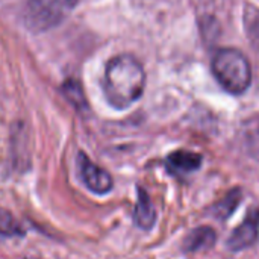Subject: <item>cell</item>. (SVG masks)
<instances>
[{
	"mask_svg": "<svg viewBox=\"0 0 259 259\" xmlns=\"http://www.w3.org/2000/svg\"><path fill=\"white\" fill-rule=\"evenodd\" d=\"M146 87V73L140 61L131 55H118L105 70L103 90L111 106L127 109L141 96Z\"/></svg>",
	"mask_w": 259,
	"mask_h": 259,
	"instance_id": "obj_1",
	"label": "cell"
},
{
	"mask_svg": "<svg viewBox=\"0 0 259 259\" xmlns=\"http://www.w3.org/2000/svg\"><path fill=\"white\" fill-rule=\"evenodd\" d=\"M211 68L217 82L229 94H243L252 83L250 62L237 49H220L212 58Z\"/></svg>",
	"mask_w": 259,
	"mask_h": 259,
	"instance_id": "obj_2",
	"label": "cell"
},
{
	"mask_svg": "<svg viewBox=\"0 0 259 259\" xmlns=\"http://www.w3.org/2000/svg\"><path fill=\"white\" fill-rule=\"evenodd\" d=\"M79 0H27L24 23L32 32H46L61 24Z\"/></svg>",
	"mask_w": 259,
	"mask_h": 259,
	"instance_id": "obj_3",
	"label": "cell"
},
{
	"mask_svg": "<svg viewBox=\"0 0 259 259\" xmlns=\"http://www.w3.org/2000/svg\"><path fill=\"white\" fill-rule=\"evenodd\" d=\"M259 237V208L252 209L244 222L234 229L231 237L228 238V247L232 252H241L252 247Z\"/></svg>",
	"mask_w": 259,
	"mask_h": 259,
	"instance_id": "obj_4",
	"label": "cell"
},
{
	"mask_svg": "<svg viewBox=\"0 0 259 259\" xmlns=\"http://www.w3.org/2000/svg\"><path fill=\"white\" fill-rule=\"evenodd\" d=\"M79 170L85 185L96 194H106L112 188V178L108 171L90 161L83 153L79 155Z\"/></svg>",
	"mask_w": 259,
	"mask_h": 259,
	"instance_id": "obj_5",
	"label": "cell"
},
{
	"mask_svg": "<svg viewBox=\"0 0 259 259\" xmlns=\"http://www.w3.org/2000/svg\"><path fill=\"white\" fill-rule=\"evenodd\" d=\"M202 165V155L190 150H176L168 155L167 167L175 175H188L199 170Z\"/></svg>",
	"mask_w": 259,
	"mask_h": 259,
	"instance_id": "obj_6",
	"label": "cell"
},
{
	"mask_svg": "<svg viewBox=\"0 0 259 259\" xmlns=\"http://www.w3.org/2000/svg\"><path fill=\"white\" fill-rule=\"evenodd\" d=\"M217 241V234L212 228L209 226H202V228H196L193 229L184 241V249L190 253L193 252H200V250H206L214 247Z\"/></svg>",
	"mask_w": 259,
	"mask_h": 259,
	"instance_id": "obj_7",
	"label": "cell"
},
{
	"mask_svg": "<svg viewBox=\"0 0 259 259\" xmlns=\"http://www.w3.org/2000/svg\"><path fill=\"white\" fill-rule=\"evenodd\" d=\"M134 220L137 226H140L141 229H152L156 222V212L153 203L149 194L143 188H138V200L135 205Z\"/></svg>",
	"mask_w": 259,
	"mask_h": 259,
	"instance_id": "obj_8",
	"label": "cell"
},
{
	"mask_svg": "<svg viewBox=\"0 0 259 259\" xmlns=\"http://www.w3.org/2000/svg\"><path fill=\"white\" fill-rule=\"evenodd\" d=\"M241 202V190L240 188H235L232 191H229L226 194V197L223 200H220L215 208H214V214L220 219V220H225L228 219L229 215H232V212L235 211V208L240 205Z\"/></svg>",
	"mask_w": 259,
	"mask_h": 259,
	"instance_id": "obj_9",
	"label": "cell"
},
{
	"mask_svg": "<svg viewBox=\"0 0 259 259\" xmlns=\"http://www.w3.org/2000/svg\"><path fill=\"white\" fill-rule=\"evenodd\" d=\"M244 27L249 41L259 50V9L255 6H246L244 11Z\"/></svg>",
	"mask_w": 259,
	"mask_h": 259,
	"instance_id": "obj_10",
	"label": "cell"
},
{
	"mask_svg": "<svg viewBox=\"0 0 259 259\" xmlns=\"http://www.w3.org/2000/svg\"><path fill=\"white\" fill-rule=\"evenodd\" d=\"M64 94L67 96V99L77 108H85L87 102H85V94L82 91V87L79 85V82L76 80H67L62 87Z\"/></svg>",
	"mask_w": 259,
	"mask_h": 259,
	"instance_id": "obj_11",
	"label": "cell"
},
{
	"mask_svg": "<svg viewBox=\"0 0 259 259\" xmlns=\"http://www.w3.org/2000/svg\"><path fill=\"white\" fill-rule=\"evenodd\" d=\"M0 235H23V229L20 228L18 222L5 211H0Z\"/></svg>",
	"mask_w": 259,
	"mask_h": 259,
	"instance_id": "obj_12",
	"label": "cell"
}]
</instances>
